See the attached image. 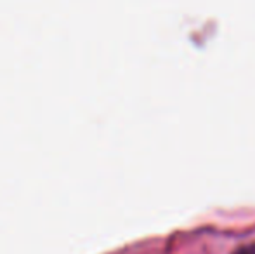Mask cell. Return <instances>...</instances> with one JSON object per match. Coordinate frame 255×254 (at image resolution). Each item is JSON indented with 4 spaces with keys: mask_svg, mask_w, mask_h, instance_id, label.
<instances>
[{
    "mask_svg": "<svg viewBox=\"0 0 255 254\" xmlns=\"http://www.w3.org/2000/svg\"><path fill=\"white\" fill-rule=\"evenodd\" d=\"M233 254H255V244H247L238 248Z\"/></svg>",
    "mask_w": 255,
    "mask_h": 254,
    "instance_id": "cell-1",
    "label": "cell"
}]
</instances>
